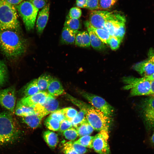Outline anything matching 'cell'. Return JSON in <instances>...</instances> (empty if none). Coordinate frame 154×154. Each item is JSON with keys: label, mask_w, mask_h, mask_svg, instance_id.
<instances>
[{"label": "cell", "mask_w": 154, "mask_h": 154, "mask_svg": "<svg viewBox=\"0 0 154 154\" xmlns=\"http://www.w3.org/2000/svg\"><path fill=\"white\" fill-rule=\"evenodd\" d=\"M16 100L15 89L13 86L0 90V104L11 112L14 111Z\"/></svg>", "instance_id": "30bf717a"}, {"label": "cell", "mask_w": 154, "mask_h": 154, "mask_svg": "<svg viewBox=\"0 0 154 154\" xmlns=\"http://www.w3.org/2000/svg\"><path fill=\"white\" fill-rule=\"evenodd\" d=\"M117 0H99V9L107 10L110 9Z\"/></svg>", "instance_id": "e575fe53"}, {"label": "cell", "mask_w": 154, "mask_h": 154, "mask_svg": "<svg viewBox=\"0 0 154 154\" xmlns=\"http://www.w3.org/2000/svg\"><path fill=\"white\" fill-rule=\"evenodd\" d=\"M48 93L53 97L62 94L64 90L60 82L57 79L52 78L47 89Z\"/></svg>", "instance_id": "e0dca14e"}, {"label": "cell", "mask_w": 154, "mask_h": 154, "mask_svg": "<svg viewBox=\"0 0 154 154\" xmlns=\"http://www.w3.org/2000/svg\"><path fill=\"white\" fill-rule=\"evenodd\" d=\"M108 131L102 130L94 137L92 148L99 154H110V151L108 143Z\"/></svg>", "instance_id": "9c48e42d"}, {"label": "cell", "mask_w": 154, "mask_h": 154, "mask_svg": "<svg viewBox=\"0 0 154 154\" xmlns=\"http://www.w3.org/2000/svg\"><path fill=\"white\" fill-rule=\"evenodd\" d=\"M42 106L49 114L58 110L59 107V103L54 97L50 96L48 97L46 102Z\"/></svg>", "instance_id": "603a6c76"}, {"label": "cell", "mask_w": 154, "mask_h": 154, "mask_svg": "<svg viewBox=\"0 0 154 154\" xmlns=\"http://www.w3.org/2000/svg\"><path fill=\"white\" fill-rule=\"evenodd\" d=\"M150 140L151 143L154 145V132L151 137Z\"/></svg>", "instance_id": "f907efd6"}, {"label": "cell", "mask_w": 154, "mask_h": 154, "mask_svg": "<svg viewBox=\"0 0 154 154\" xmlns=\"http://www.w3.org/2000/svg\"><path fill=\"white\" fill-rule=\"evenodd\" d=\"M49 9L50 4L48 3L38 13L36 22V29L39 35L42 34L47 23Z\"/></svg>", "instance_id": "5bb4252c"}, {"label": "cell", "mask_w": 154, "mask_h": 154, "mask_svg": "<svg viewBox=\"0 0 154 154\" xmlns=\"http://www.w3.org/2000/svg\"><path fill=\"white\" fill-rule=\"evenodd\" d=\"M132 68L143 77L150 76L154 73V57H148L134 64Z\"/></svg>", "instance_id": "4fadbf2b"}, {"label": "cell", "mask_w": 154, "mask_h": 154, "mask_svg": "<svg viewBox=\"0 0 154 154\" xmlns=\"http://www.w3.org/2000/svg\"><path fill=\"white\" fill-rule=\"evenodd\" d=\"M149 96L154 97V81H151V91Z\"/></svg>", "instance_id": "7dc6e473"}, {"label": "cell", "mask_w": 154, "mask_h": 154, "mask_svg": "<svg viewBox=\"0 0 154 154\" xmlns=\"http://www.w3.org/2000/svg\"><path fill=\"white\" fill-rule=\"evenodd\" d=\"M72 125L71 121L65 119L60 122L59 130L61 133H63L66 130L72 127Z\"/></svg>", "instance_id": "ab89813d"}, {"label": "cell", "mask_w": 154, "mask_h": 154, "mask_svg": "<svg viewBox=\"0 0 154 154\" xmlns=\"http://www.w3.org/2000/svg\"><path fill=\"white\" fill-rule=\"evenodd\" d=\"M60 110L66 119L71 121L78 112L75 109L71 107L66 108Z\"/></svg>", "instance_id": "836d02e7"}, {"label": "cell", "mask_w": 154, "mask_h": 154, "mask_svg": "<svg viewBox=\"0 0 154 154\" xmlns=\"http://www.w3.org/2000/svg\"><path fill=\"white\" fill-rule=\"evenodd\" d=\"M78 31L74 30L64 27L61 35V42L66 44H73L75 42L76 36Z\"/></svg>", "instance_id": "2e32d148"}, {"label": "cell", "mask_w": 154, "mask_h": 154, "mask_svg": "<svg viewBox=\"0 0 154 154\" xmlns=\"http://www.w3.org/2000/svg\"><path fill=\"white\" fill-rule=\"evenodd\" d=\"M40 92L37 83V79H34L27 84L23 90L25 97L35 94Z\"/></svg>", "instance_id": "cb8c5ba5"}, {"label": "cell", "mask_w": 154, "mask_h": 154, "mask_svg": "<svg viewBox=\"0 0 154 154\" xmlns=\"http://www.w3.org/2000/svg\"><path fill=\"white\" fill-rule=\"evenodd\" d=\"M99 0H87L86 8L91 10L99 9Z\"/></svg>", "instance_id": "60d3db41"}, {"label": "cell", "mask_w": 154, "mask_h": 154, "mask_svg": "<svg viewBox=\"0 0 154 154\" xmlns=\"http://www.w3.org/2000/svg\"><path fill=\"white\" fill-rule=\"evenodd\" d=\"M82 14L81 10L79 7H74L70 9L68 16L72 18L79 19Z\"/></svg>", "instance_id": "74e56055"}, {"label": "cell", "mask_w": 154, "mask_h": 154, "mask_svg": "<svg viewBox=\"0 0 154 154\" xmlns=\"http://www.w3.org/2000/svg\"><path fill=\"white\" fill-rule=\"evenodd\" d=\"M49 116L59 121L60 123L66 118L60 110H58L52 113Z\"/></svg>", "instance_id": "b9f144b4"}, {"label": "cell", "mask_w": 154, "mask_h": 154, "mask_svg": "<svg viewBox=\"0 0 154 154\" xmlns=\"http://www.w3.org/2000/svg\"><path fill=\"white\" fill-rule=\"evenodd\" d=\"M125 22L124 15L119 11H114L112 16L106 23L103 29L108 31L111 36H114L119 28L125 24Z\"/></svg>", "instance_id": "8fae6325"}, {"label": "cell", "mask_w": 154, "mask_h": 154, "mask_svg": "<svg viewBox=\"0 0 154 154\" xmlns=\"http://www.w3.org/2000/svg\"><path fill=\"white\" fill-rule=\"evenodd\" d=\"M72 146L78 154H84L87 151L86 147L80 144L73 142Z\"/></svg>", "instance_id": "7bdbcfd3"}, {"label": "cell", "mask_w": 154, "mask_h": 154, "mask_svg": "<svg viewBox=\"0 0 154 154\" xmlns=\"http://www.w3.org/2000/svg\"><path fill=\"white\" fill-rule=\"evenodd\" d=\"M20 134L18 125L11 114L7 112L0 113V146L14 142Z\"/></svg>", "instance_id": "7a4b0ae2"}, {"label": "cell", "mask_w": 154, "mask_h": 154, "mask_svg": "<svg viewBox=\"0 0 154 154\" xmlns=\"http://www.w3.org/2000/svg\"><path fill=\"white\" fill-rule=\"evenodd\" d=\"M44 124L49 129L53 131L59 130L60 123L58 120L49 116L44 121Z\"/></svg>", "instance_id": "f546056e"}, {"label": "cell", "mask_w": 154, "mask_h": 154, "mask_svg": "<svg viewBox=\"0 0 154 154\" xmlns=\"http://www.w3.org/2000/svg\"><path fill=\"white\" fill-rule=\"evenodd\" d=\"M94 136L86 135L80 137L74 143L80 144L86 148H92V142Z\"/></svg>", "instance_id": "4dcf8cb0"}, {"label": "cell", "mask_w": 154, "mask_h": 154, "mask_svg": "<svg viewBox=\"0 0 154 154\" xmlns=\"http://www.w3.org/2000/svg\"><path fill=\"white\" fill-rule=\"evenodd\" d=\"M62 133L66 139L72 141L75 140L78 136L76 129L72 127L65 131Z\"/></svg>", "instance_id": "d6a6232c"}, {"label": "cell", "mask_w": 154, "mask_h": 154, "mask_svg": "<svg viewBox=\"0 0 154 154\" xmlns=\"http://www.w3.org/2000/svg\"><path fill=\"white\" fill-rule=\"evenodd\" d=\"M17 12L15 7L5 0H0V30L18 31L20 28Z\"/></svg>", "instance_id": "3957f363"}, {"label": "cell", "mask_w": 154, "mask_h": 154, "mask_svg": "<svg viewBox=\"0 0 154 154\" xmlns=\"http://www.w3.org/2000/svg\"><path fill=\"white\" fill-rule=\"evenodd\" d=\"M9 4L15 6L19 4L24 0H5Z\"/></svg>", "instance_id": "bcb514c9"}, {"label": "cell", "mask_w": 154, "mask_h": 154, "mask_svg": "<svg viewBox=\"0 0 154 154\" xmlns=\"http://www.w3.org/2000/svg\"><path fill=\"white\" fill-rule=\"evenodd\" d=\"M76 129L78 135L80 137L90 135L94 130L92 126L88 122L86 119Z\"/></svg>", "instance_id": "d4e9b609"}, {"label": "cell", "mask_w": 154, "mask_h": 154, "mask_svg": "<svg viewBox=\"0 0 154 154\" xmlns=\"http://www.w3.org/2000/svg\"><path fill=\"white\" fill-rule=\"evenodd\" d=\"M87 0H76V4L78 7L86 8Z\"/></svg>", "instance_id": "f6af8a7d"}, {"label": "cell", "mask_w": 154, "mask_h": 154, "mask_svg": "<svg viewBox=\"0 0 154 154\" xmlns=\"http://www.w3.org/2000/svg\"><path fill=\"white\" fill-rule=\"evenodd\" d=\"M85 24L88 25L94 32L101 41L104 44H108V42L110 35L106 31L102 28H96L89 25L87 21Z\"/></svg>", "instance_id": "484cf974"}, {"label": "cell", "mask_w": 154, "mask_h": 154, "mask_svg": "<svg viewBox=\"0 0 154 154\" xmlns=\"http://www.w3.org/2000/svg\"><path fill=\"white\" fill-rule=\"evenodd\" d=\"M72 143V141H70L64 145L62 151L64 154H78L73 148Z\"/></svg>", "instance_id": "8d00e7d4"}, {"label": "cell", "mask_w": 154, "mask_h": 154, "mask_svg": "<svg viewBox=\"0 0 154 154\" xmlns=\"http://www.w3.org/2000/svg\"><path fill=\"white\" fill-rule=\"evenodd\" d=\"M38 9H42L48 3V0H27Z\"/></svg>", "instance_id": "f35d334b"}, {"label": "cell", "mask_w": 154, "mask_h": 154, "mask_svg": "<svg viewBox=\"0 0 154 154\" xmlns=\"http://www.w3.org/2000/svg\"><path fill=\"white\" fill-rule=\"evenodd\" d=\"M75 43L76 45L80 47H89L90 43L88 32L86 31H78L76 36Z\"/></svg>", "instance_id": "d6986e66"}, {"label": "cell", "mask_w": 154, "mask_h": 154, "mask_svg": "<svg viewBox=\"0 0 154 154\" xmlns=\"http://www.w3.org/2000/svg\"><path fill=\"white\" fill-rule=\"evenodd\" d=\"M148 57H154V48H151L149 50L148 53Z\"/></svg>", "instance_id": "681fc988"}, {"label": "cell", "mask_w": 154, "mask_h": 154, "mask_svg": "<svg viewBox=\"0 0 154 154\" xmlns=\"http://www.w3.org/2000/svg\"><path fill=\"white\" fill-rule=\"evenodd\" d=\"M44 116L39 114H36L22 117V120L24 123L32 128H36L40 123L41 120Z\"/></svg>", "instance_id": "ffe728a7"}, {"label": "cell", "mask_w": 154, "mask_h": 154, "mask_svg": "<svg viewBox=\"0 0 154 154\" xmlns=\"http://www.w3.org/2000/svg\"><path fill=\"white\" fill-rule=\"evenodd\" d=\"M125 32V24L121 25L117 31L114 36L117 37L122 41Z\"/></svg>", "instance_id": "ee69618b"}, {"label": "cell", "mask_w": 154, "mask_h": 154, "mask_svg": "<svg viewBox=\"0 0 154 154\" xmlns=\"http://www.w3.org/2000/svg\"><path fill=\"white\" fill-rule=\"evenodd\" d=\"M121 42V41L117 37L110 36L108 44H109L112 50H115L119 48Z\"/></svg>", "instance_id": "d590c367"}, {"label": "cell", "mask_w": 154, "mask_h": 154, "mask_svg": "<svg viewBox=\"0 0 154 154\" xmlns=\"http://www.w3.org/2000/svg\"><path fill=\"white\" fill-rule=\"evenodd\" d=\"M27 44L25 40L17 31L0 30V49L7 58L14 59L25 53Z\"/></svg>", "instance_id": "6da1fadb"}, {"label": "cell", "mask_w": 154, "mask_h": 154, "mask_svg": "<svg viewBox=\"0 0 154 154\" xmlns=\"http://www.w3.org/2000/svg\"><path fill=\"white\" fill-rule=\"evenodd\" d=\"M7 70L5 64L0 60V87L2 86L7 81Z\"/></svg>", "instance_id": "1f68e13d"}, {"label": "cell", "mask_w": 154, "mask_h": 154, "mask_svg": "<svg viewBox=\"0 0 154 154\" xmlns=\"http://www.w3.org/2000/svg\"><path fill=\"white\" fill-rule=\"evenodd\" d=\"M122 81L124 84L123 89L130 90L131 96H149L151 91V81L147 80L143 77L133 76L123 77Z\"/></svg>", "instance_id": "277c9868"}, {"label": "cell", "mask_w": 154, "mask_h": 154, "mask_svg": "<svg viewBox=\"0 0 154 154\" xmlns=\"http://www.w3.org/2000/svg\"><path fill=\"white\" fill-rule=\"evenodd\" d=\"M43 136L48 145L52 149L55 148L58 141L57 135L52 131L47 130L44 132Z\"/></svg>", "instance_id": "7402d4cb"}, {"label": "cell", "mask_w": 154, "mask_h": 154, "mask_svg": "<svg viewBox=\"0 0 154 154\" xmlns=\"http://www.w3.org/2000/svg\"><path fill=\"white\" fill-rule=\"evenodd\" d=\"M52 77L48 74H43L37 79L38 86L40 92L45 91L47 89Z\"/></svg>", "instance_id": "4316f807"}, {"label": "cell", "mask_w": 154, "mask_h": 154, "mask_svg": "<svg viewBox=\"0 0 154 154\" xmlns=\"http://www.w3.org/2000/svg\"><path fill=\"white\" fill-rule=\"evenodd\" d=\"M50 95L48 92L46 91L39 92L35 94L25 97L19 102L24 106L33 107L38 104L39 100L42 98Z\"/></svg>", "instance_id": "9a60e30c"}, {"label": "cell", "mask_w": 154, "mask_h": 154, "mask_svg": "<svg viewBox=\"0 0 154 154\" xmlns=\"http://www.w3.org/2000/svg\"><path fill=\"white\" fill-rule=\"evenodd\" d=\"M142 110L147 127L149 129H154V97H151L144 101Z\"/></svg>", "instance_id": "7c38bea8"}, {"label": "cell", "mask_w": 154, "mask_h": 154, "mask_svg": "<svg viewBox=\"0 0 154 154\" xmlns=\"http://www.w3.org/2000/svg\"><path fill=\"white\" fill-rule=\"evenodd\" d=\"M86 118L94 130L99 131L102 130L108 131L110 119L109 117L100 111L93 107L87 111Z\"/></svg>", "instance_id": "8992f818"}, {"label": "cell", "mask_w": 154, "mask_h": 154, "mask_svg": "<svg viewBox=\"0 0 154 154\" xmlns=\"http://www.w3.org/2000/svg\"><path fill=\"white\" fill-rule=\"evenodd\" d=\"M21 17L26 29L30 31L34 28L38 9L27 0L15 6Z\"/></svg>", "instance_id": "5b68a950"}, {"label": "cell", "mask_w": 154, "mask_h": 154, "mask_svg": "<svg viewBox=\"0 0 154 154\" xmlns=\"http://www.w3.org/2000/svg\"><path fill=\"white\" fill-rule=\"evenodd\" d=\"M82 96L95 109L99 110L110 117L113 114V108L104 98L92 93L85 92H80Z\"/></svg>", "instance_id": "52a82bcc"}, {"label": "cell", "mask_w": 154, "mask_h": 154, "mask_svg": "<svg viewBox=\"0 0 154 154\" xmlns=\"http://www.w3.org/2000/svg\"><path fill=\"white\" fill-rule=\"evenodd\" d=\"M89 34L90 45L94 49L101 50L106 48L105 44L103 43L98 37L94 32L89 27L85 24Z\"/></svg>", "instance_id": "ac0fdd59"}, {"label": "cell", "mask_w": 154, "mask_h": 154, "mask_svg": "<svg viewBox=\"0 0 154 154\" xmlns=\"http://www.w3.org/2000/svg\"><path fill=\"white\" fill-rule=\"evenodd\" d=\"M81 25V22L78 19L72 18L68 15L64 24V27L77 31L80 28Z\"/></svg>", "instance_id": "f1b7e54d"}, {"label": "cell", "mask_w": 154, "mask_h": 154, "mask_svg": "<svg viewBox=\"0 0 154 154\" xmlns=\"http://www.w3.org/2000/svg\"><path fill=\"white\" fill-rule=\"evenodd\" d=\"M114 11L108 12L101 10H92L89 20L87 21L91 26L96 28L103 29L106 23L112 16Z\"/></svg>", "instance_id": "ba28073f"}, {"label": "cell", "mask_w": 154, "mask_h": 154, "mask_svg": "<svg viewBox=\"0 0 154 154\" xmlns=\"http://www.w3.org/2000/svg\"><path fill=\"white\" fill-rule=\"evenodd\" d=\"M143 77L146 80L151 81H154V73L150 76Z\"/></svg>", "instance_id": "c3c4849f"}, {"label": "cell", "mask_w": 154, "mask_h": 154, "mask_svg": "<svg viewBox=\"0 0 154 154\" xmlns=\"http://www.w3.org/2000/svg\"><path fill=\"white\" fill-rule=\"evenodd\" d=\"M87 110L84 109H80L72 120V126L76 129L86 119L85 116Z\"/></svg>", "instance_id": "83f0119b"}, {"label": "cell", "mask_w": 154, "mask_h": 154, "mask_svg": "<svg viewBox=\"0 0 154 154\" xmlns=\"http://www.w3.org/2000/svg\"><path fill=\"white\" fill-rule=\"evenodd\" d=\"M15 114L18 116L25 117L36 114L34 107L26 106L18 102L15 108Z\"/></svg>", "instance_id": "44dd1931"}]
</instances>
